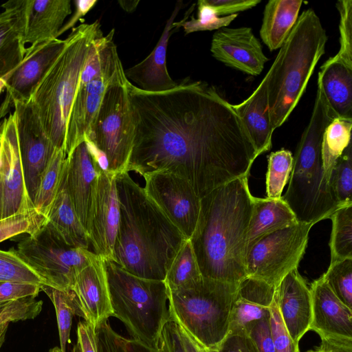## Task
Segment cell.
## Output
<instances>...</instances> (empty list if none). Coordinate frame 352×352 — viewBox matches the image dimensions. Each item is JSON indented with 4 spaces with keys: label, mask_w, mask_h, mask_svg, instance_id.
Returning <instances> with one entry per match:
<instances>
[{
    "label": "cell",
    "mask_w": 352,
    "mask_h": 352,
    "mask_svg": "<svg viewBox=\"0 0 352 352\" xmlns=\"http://www.w3.org/2000/svg\"><path fill=\"white\" fill-rule=\"evenodd\" d=\"M329 219L332 222L330 263L352 258V203L338 208Z\"/></svg>",
    "instance_id": "obj_33"
},
{
    "label": "cell",
    "mask_w": 352,
    "mask_h": 352,
    "mask_svg": "<svg viewBox=\"0 0 352 352\" xmlns=\"http://www.w3.org/2000/svg\"><path fill=\"white\" fill-rule=\"evenodd\" d=\"M19 3L25 45L58 38L65 19L72 13L69 0H19Z\"/></svg>",
    "instance_id": "obj_23"
},
{
    "label": "cell",
    "mask_w": 352,
    "mask_h": 352,
    "mask_svg": "<svg viewBox=\"0 0 352 352\" xmlns=\"http://www.w3.org/2000/svg\"><path fill=\"white\" fill-rule=\"evenodd\" d=\"M182 8V1L176 4L167 20L160 38L149 55L142 61L124 70L126 79L138 88L149 93H159L175 88L177 82L170 76L166 67L167 47L174 21Z\"/></svg>",
    "instance_id": "obj_24"
},
{
    "label": "cell",
    "mask_w": 352,
    "mask_h": 352,
    "mask_svg": "<svg viewBox=\"0 0 352 352\" xmlns=\"http://www.w3.org/2000/svg\"><path fill=\"white\" fill-rule=\"evenodd\" d=\"M4 88H5V82H4V81L0 80V94L2 92V91Z\"/></svg>",
    "instance_id": "obj_61"
},
{
    "label": "cell",
    "mask_w": 352,
    "mask_h": 352,
    "mask_svg": "<svg viewBox=\"0 0 352 352\" xmlns=\"http://www.w3.org/2000/svg\"><path fill=\"white\" fill-rule=\"evenodd\" d=\"M178 327L186 352H208L197 344L181 327L178 325Z\"/></svg>",
    "instance_id": "obj_55"
},
{
    "label": "cell",
    "mask_w": 352,
    "mask_h": 352,
    "mask_svg": "<svg viewBox=\"0 0 352 352\" xmlns=\"http://www.w3.org/2000/svg\"><path fill=\"white\" fill-rule=\"evenodd\" d=\"M212 6L218 16H225L238 14V12L251 9L259 3L261 0H206Z\"/></svg>",
    "instance_id": "obj_49"
},
{
    "label": "cell",
    "mask_w": 352,
    "mask_h": 352,
    "mask_svg": "<svg viewBox=\"0 0 352 352\" xmlns=\"http://www.w3.org/2000/svg\"><path fill=\"white\" fill-rule=\"evenodd\" d=\"M254 197L245 176L201 198L189 240L204 278L239 284L247 277L246 241Z\"/></svg>",
    "instance_id": "obj_2"
},
{
    "label": "cell",
    "mask_w": 352,
    "mask_h": 352,
    "mask_svg": "<svg viewBox=\"0 0 352 352\" xmlns=\"http://www.w3.org/2000/svg\"><path fill=\"white\" fill-rule=\"evenodd\" d=\"M297 223L294 212L282 197L279 199L255 197L248 230L246 249L261 237Z\"/></svg>",
    "instance_id": "obj_29"
},
{
    "label": "cell",
    "mask_w": 352,
    "mask_h": 352,
    "mask_svg": "<svg viewBox=\"0 0 352 352\" xmlns=\"http://www.w3.org/2000/svg\"><path fill=\"white\" fill-rule=\"evenodd\" d=\"M66 157L63 149L56 148L41 175L34 208L45 217L56 193Z\"/></svg>",
    "instance_id": "obj_34"
},
{
    "label": "cell",
    "mask_w": 352,
    "mask_h": 352,
    "mask_svg": "<svg viewBox=\"0 0 352 352\" xmlns=\"http://www.w3.org/2000/svg\"><path fill=\"white\" fill-rule=\"evenodd\" d=\"M214 352H259L247 333H229L219 349Z\"/></svg>",
    "instance_id": "obj_50"
},
{
    "label": "cell",
    "mask_w": 352,
    "mask_h": 352,
    "mask_svg": "<svg viewBox=\"0 0 352 352\" xmlns=\"http://www.w3.org/2000/svg\"><path fill=\"white\" fill-rule=\"evenodd\" d=\"M1 131H0V142H1Z\"/></svg>",
    "instance_id": "obj_63"
},
{
    "label": "cell",
    "mask_w": 352,
    "mask_h": 352,
    "mask_svg": "<svg viewBox=\"0 0 352 352\" xmlns=\"http://www.w3.org/2000/svg\"><path fill=\"white\" fill-rule=\"evenodd\" d=\"M41 289L47 295L54 306L59 333L60 349L62 352H65L67 344L69 341L72 318L76 315L71 290L61 291L45 285H42Z\"/></svg>",
    "instance_id": "obj_36"
},
{
    "label": "cell",
    "mask_w": 352,
    "mask_h": 352,
    "mask_svg": "<svg viewBox=\"0 0 352 352\" xmlns=\"http://www.w3.org/2000/svg\"><path fill=\"white\" fill-rule=\"evenodd\" d=\"M268 78L269 74L267 72L248 98L239 104H232L250 137L258 157L272 148L274 130L270 116Z\"/></svg>",
    "instance_id": "obj_26"
},
{
    "label": "cell",
    "mask_w": 352,
    "mask_h": 352,
    "mask_svg": "<svg viewBox=\"0 0 352 352\" xmlns=\"http://www.w3.org/2000/svg\"><path fill=\"white\" fill-rule=\"evenodd\" d=\"M116 184L120 222L113 261L136 276L164 280L187 239L129 172L116 174Z\"/></svg>",
    "instance_id": "obj_3"
},
{
    "label": "cell",
    "mask_w": 352,
    "mask_h": 352,
    "mask_svg": "<svg viewBox=\"0 0 352 352\" xmlns=\"http://www.w3.org/2000/svg\"><path fill=\"white\" fill-rule=\"evenodd\" d=\"M25 298L14 300L8 303L0 305V316L4 313L9 311L18 307L23 301Z\"/></svg>",
    "instance_id": "obj_57"
},
{
    "label": "cell",
    "mask_w": 352,
    "mask_h": 352,
    "mask_svg": "<svg viewBox=\"0 0 352 352\" xmlns=\"http://www.w3.org/2000/svg\"><path fill=\"white\" fill-rule=\"evenodd\" d=\"M270 314V327L275 352H300L299 344L292 340L283 323L275 296Z\"/></svg>",
    "instance_id": "obj_44"
},
{
    "label": "cell",
    "mask_w": 352,
    "mask_h": 352,
    "mask_svg": "<svg viewBox=\"0 0 352 352\" xmlns=\"http://www.w3.org/2000/svg\"><path fill=\"white\" fill-rule=\"evenodd\" d=\"M126 78L108 87L85 140L98 153L104 169L126 171L135 136V120Z\"/></svg>",
    "instance_id": "obj_9"
},
{
    "label": "cell",
    "mask_w": 352,
    "mask_h": 352,
    "mask_svg": "<svg viewBox=\"0 0 352 352\" xmlns=\"http://www.w3.org/2000/svg\"><path fill=\"white\" fill-rule=\"evenodd\" d=\"M320 347L327 352H352V340L320 338Z\"/></svg>",
    "instance_id": "obj_54"
},
{
    "label": "cell",
    "mask_w": 352,
    "mask_h": 352,
    "mask_svg": "<svg viewBox=\"0 0 352 352\" xmlns=\"http://www.w3.org/2000/svg\"><path fill=\"white\" fill-rule=\"evenodd\" d=\"M144 190L167 218L189 239L197 225L201 198L184 178L165 170L143 176Z\"/></svg>",
    "instance_id": "obj_12"
},
{
    "label": "cell",
    "mask_w": 352,
    "mask_h": 352,
    "mask_svg": "<svg viewBox=\"0 0 352 352\" xmlns=\"http://www.w3.org/2000/svg\"><path fill=\"white\" fill-rule=\"evenodd\" d=\"M197 19L192 16L189 21L186 18L179 22L174 21L173 28L182 27L186 34L198 31L219 30L228 26L238 16V14H232L218 16L206 0H199L197 2Z\"/></svg>",
    "instance_id": "obj_41"
},
{
    "label": "cell",
    "mask_w": 352,
    "mask_h": 352,
    "mask_svg": "<svg viewBox=\"0 0 352 352\" xmlns=\"http://www.w3.org/2000/svg\"><path fill=\"white\" fill-rule=\"evenodd\" d=\"M333 119L318 86L311 116L297 146L288 187L282 196L300 223L315 225L329 219L342 206L324 178L321 159L322 135Z\"/></svg>",
    "instance_id": "obj_5"
},
{
    "label": "cell",
    "mask_w": 352,
    "mask_h": 352,
    "mask_svg": "<svg viewBox=\"0 0 352 352\" xmlns=\"http://www.w3.org/2000/svg\"><path fill=\"white\" fill-rule=\"evenodd\" d=\"M266 194L270 199H279L287 184L293 166L294 156L287 149L272 152L267 159Z\"/></svg>",
    "instance_id": "obj_35"
},
{
    "label": "cell",
    "mask_w": 352,
    "mask_h": 352,
    "mask_svg": "<svg viewBox=\"0 0 352 352\" xmlns=\"http://www.w3.org/2000/svg\"><path fill=\"white\" fill-rule=\"evenodd\" d=\"M45 221L46 217L35 209L0 219V242L23 233L32 234Z\"/></svg>",
    "instance_id": "obj_42"
},
{
    "label": "cell",
    "mask_w": 352,
    "mask_h": 352,
    "mask_svg": "<svg viewBox=\"0 0 352 352\" xmlns=\"http://www.w3.org/2000/svg\"><path fill=\"white\" fill-rule=\"evenodd\" d=\"M42 306V300H36L35 297L25 298L21 305L0 316V326L7 322L34 319L41 313Z\"/></svg>",
    "instance_id": "obj_47"
},
{
    "label": "cell",
    "mask_w": 352,
    "mask_h": 352,
    "mask_svg": "<svg viewBox=\"0 0 352 352\" xmlns=\"http://www.w3.org/2000/svg\"><path fill=\"white\" fill-rule=\"evenodd\" d=\"M125 346L126 352H158L157 349L148 347L131 338H126Z\"/></svg>",
    "instance_id": "obj_56"
},
{
    "label": "cell",
    "mask_w": 352,
    "mask_h": 352,
    "mask_svg": "<svg viewBox=\"0 0 352 352\" xmlns=\"http://www.w3.org/2000/svg\"><path fill=\"white\" fill-rule=\"evenodd\" d=\"M116 174L101 169L91 198L88 236L94 252L113 260V248L120 222Z\"/></svg>",
    "instance_id": "obj_16"
},
{
    "label": "cell",
    "mask_w": 352,
    "mask_h": 352,
    "mask_svg": "<svg viewBox=\"0 0 352 352\" xmlns=\"http://www.w3.org/2000/svg\"><path fill=\"white\" fill-rule=\"evenodd\" d=\"M157 350L158 352H186L178 325L171 317L161 330Z\"/></svg>",
    "instance_id": "obj_48"
},
{
    "label": "cell",
    "mask_w": 352,
    "mask_h": 352,
    "mask_svg": "<svg viewBox=\"0 0 352 352\" xmlns=\"http://www.w3.org/2000/svg\"><path fill=\"white\" fill-rule=\"evenodd\" d=\"M313 226L298 222L267 234L249 245L245 257L247 277L276 288L287 274L298 269Z\"/></svg>",
    "instance_id": "obj_11"
},
{
    "label": "cell",
    "mask_w": 352,
    "mask_h": 352,
    "mask_svg": "<svg viewBox=\"0 0 352 352\" xmlns=\"http://www.w3.org/2000/svg\"><path fill=\"white\" fill-rule=\"evenodd\" d=\"M10 322H7L0 326V349L4 342L6 333Z\"/></svg>",
    "instance_id": "obj_59"
},
{
    "label": "cell",
    "mask_w": 352,
    "mask_h": 352,
    "mask_svg": "<svg viewBox=\"0 0 352 352\" xmlns=\"http://www.w3.org/2000/svg\"><path fill=\"white\" fill-rule=\"evenodd\" d=\"M0 219L34 208L25 186L13 114L0 129Z\"/></svg>",
    "instance_id": "obj_17"
},
{
    "label": "cell",
    "mask_w": 352,
    "mask_h": 352,
    "mask_svg": "<svg viewBox=\"0 0 352 352\" xmlns=\"http://www.w3.org/2000/svg\"><path fill=\"white\" fill-rule=\"evenodd\" d=\"M248 333L259 352H275L270 331V318L254 323L250 327Z\"/></svg>",
    "instance_id": "obj_51"
},
{
    "label": "cell",
    "mask_w": 352,
    "mask_h": 352,
    "mask_svg": "<svg viewBox=\"0 0 352 352\" xmlns=\"http://www.w3.org/2000/svg\"><path fill=\"white\" fill-rule=\"evenodd\" d=\"M97 0L74 1L76 11L68 22L65 25H63L58 36L72 28L82 16H85L97 3Z\"/></svg>",
    "instance_id": "obj_53"
},
{
    "label": "cell",
    "mask_w": 352,
    "mask_h": 352,
    "mask_svg": "<svg viewBox=\"0 0 352 352\" xmlns=\"http://www.w3.org/2000/svg\"><path fill=\"white\" fill-rule=\"evenodd\" d=\"M275 298L283 323L292 340L299 344L309 330L311 297L305 279L295 269L276 288Z\"/></svg>",
    "instance_id": "obj_22"
},
{
    "label": "cell",
    "mask_w": 352,
    "mask_h": 352,
    "mask_svg": "<svg viewBox=\"0 0 352 352\" xmlns=\"http://www.w3.org/2000/svg\"><path fill=\"white\" fill-rule=\"evenodd\" d=\"M135 136L126 171L165 170L186 179L202 198L249 176L258 157L239 116L213 86L189 78L168 91L127 83Z\"/></svg>",
    "instance_id": "obj_1"
},
{
    "label": "cell",
    "mask_w": 352,
    "mask_h": 352,
    "mask_svg": "<svg viewBox=\"0 0 352 352\" xmlns=\"http://www.w3.org/2000/svg\"><path fill=\"white\" fill-rule=\"evenodd\" d=\"M203 278L189 239H186L167 270L164 283L167 289L191 287Z\"/></svg>",
    "instance_id": "obj_32"
},
{
    "label": "cell",
    "mask_w": 352,
    "mask_h": 352,
    "mask_svg": "<svg viewBox=\"0 0 352 352\" xmlns=\"http://www.w3.org/2000/svg\"><path fill=\"white\" fill-rule=\"evenodd\" d=\"M239 284L203 277L191 287L167 289L170 316L197 344L216 351L229 333Z\"/></svg>",
    "instance_id": "obj_8"
},
{
    "label": "cell",
    "mask_w": 352,
    "mask_h": 352,
    "mask_svg": "<svg viewBox=\"0 0 352 352\" xmlns=\"http://www.w3.org/2000/svg\"><path fill=\"white\" fill-rule=\"evenodd\" d=\"M16 252L45 285L65 292L71 290L76 276L98 256L89 249L65 243L46 221L19 242Z\"/></svg>",
    "instance_id": "obj_10"
},
{
    "label": "cell",
    "mask_w": 352,
    "mask_h": 352,
    "mask_svg": "<svg viewBox=\"0 0 352 352\" xmlns=\"http://www.w3.org/2000/svg\"><path fill=\"white\" fill-rule=\"evenodd\" d=\"M100 28L96 20L72 29L64 49L31 98L44 131L56 148L64 150L67 122L81 72L94 43L103 35Z\"/></svg>",
    "instance_id": "obj_6"
},
{
    "label": "cell",
    "mask_w": 352,
    "mask_h": 352,
    "mask_svg": "<svg viewBox=\"0 0 352 352\" xmlns=\"http://www.w3.org/2000/svg\"><path fill=\"white\" fill-rule=\"evenodd\" d=\"M41 285L17 282H0V305L27 297H36Z\"/></svg>",
    "instance_id": "obj_46"
},
{
    "label": "cell",
    "mask_w": 352,
    "mask_h": 352,
    "mask_svg": "<svg viewBox=\"0 0 352 352\" xmlns=\"http://www.w3.org/2000/svg\"><path fill=\"white\" fill-rule=\"evenodd\" d=\"M306 352H327V351H325L324 349H323L322 348H321L320 346H319L315 349L309 350Z\"/></svg>",
    "instance_id": "obj_60"
},
{
    "label": "cell",
    "mask_w": 352,
    "mask_h": 352,
    "mask_svg": "<svg viewBox=\"0 0 352 352\" xmlns=\"http://www.w3.org/2000/svg\"><path fill=\"white\" fill-rule=\"evenodd\" d=\"M46 223L67 245L89 249L88 234L71 202L63 171L56 193L46 215Z\"/></svg>",
    "instance_id": "obj_27"
},
{
    "label": "cell",
    "mask_w": 352,
    "mask_h": 352,
    "mask_svg": "<svg viewBox=\"0 0 352 352\" xmlns=\"http://www.w3.org/2000/svg\"><path fill=\"white\" fill-rule=\"evenodd\" d=\"M1 6L4 11L0 13V80H3L22 61L26 49L19 0Z\"/></svg>",
    "instance_id": "obj_28"
},
{
    "label": "cell",
    "mask_w": 352,
    "mask_h": 352,
    "mask_svg": "<svg viewBox=\"0 0 352 352\" xmlns=\"http://www.w3.org/2000/svg\"><path fill=\"white\" fill-rule=\"evenodd\" d=\"M0 282L45 285V282L19 256L16 250H0Z\"/></svg>",
    "instance_id": "obj_40"
},
{
    "label": "cell",
    "mask_w": 352,
    "mask_h": 352,
    "mask_svg": "<svg viewBox=\"0 0 352 352\" xmlns=\"http://www.w3.org/2000/svg\"><path fill=\"white\" fill-rule=\"evenodd\" d=\"M50 352H62V351H61V350H60V348H58V347L56 346V347H54V348L52 349L50 351Z\"/></svg>",
    "instance_id": "obj_62"
},
{
    "label": "cell",
    "mask_w": 352,
    "mask_h": 352,
    "mask_svg": "<svg viewBox=\"0 0 352 352\" xmlns=\"http://www.w3.org/2000/svg\"><path fill=\"white\" fill-rule=\"evenodd\" d=\"M322 277L336 296L352 309V258L330 263Z\"/></svg>",
    "instance_id": "obj_39"
},
{
    "label": "cell",
    "mask_w": 352,
    "mask_h": 352,
    "mask_svg": "<svg viewBox=\"0 0 352 352\" xmlns=\"http://www.w3.org/2000/svg\"><path fill=\"white\" fill-rule=\"evenodd\" d=\"M328 40L319 16L308 8L279 49L268 70V101L274 131L287 120L302 96Z\"/></svg>",
    "instance_id": "obj_4"
},
{
    "label": "cell",
    "mask_w": 352,
    "mask_h": 352,
    "mask_svg": "<svg viewBox=\"0 0 352 352\" xmlns=\"http://www.w3.org/2000/svg\"><path fill=\"white\" fill-rule=\"evenodd\" d=\"M352 121L333 118L326 127L321 143V159L324 178L329 184L331 172L351 142ZM330 185V184H329Z\"/></svg>",
    "instance_id": "obj_31"
},
{
    "label": "cell",
    "mask_w": 352,
    "mask_h": 352,
    "mask_svg": "<svg viewBox=\"0 0 352 352\" xmlns=\"http://www.w3.org/2000/svg\"><path fill=\"white\" fill-rule=\"evenodd\" d=\"M103 263L113 316L124 324L131 339L157 349L161 330L170 318L164 281L136 276L109 259Z\"/></svg>",
    "instance_id": "obj_7"
},
{
    "label": "cell",
    "mask_w": 352,
    "mask_h": 352,
    "mask_svg": "<svg viewBox=\"0 0 352 352\" xmlns=\"http://www.w3.org/2000/svg\"><path fill=\"white\" fill-rule=\"evenodd\" d=\"M0 147H1V142H0Z\"/></svg>",
    "instance_id": "obj_64"
},
{
    "label": "cell",
    "mask_w": 352,
    "mask_h": 352,
    "mask_svg": "<svg viewBox=\"0 0 352 352\" xmlns=\"http://www.w3.org/2000/svg\"><path fill=\"white\" fill-rule=\"evenodd\" d=\"M318 75L333 118L352 121V67L336 54L321 65Z\"/></svg>",
    "instance_id": "obj_25"
},
{
    "label": "cell",
    "mask_w": 352,
    "mask_h": 352,
    "mask_svg": "<svg viewBox=\"0 0 352 352\" xmlns=\"http://www.w3.org/2000/svg\"><path fill=\"white\" fill-rule=\"evenodd\" d=\"M12 113L26 192L34 206L41 175L56 148L30 102H16Z\"/></svg>",
    "instance_id": "obj_13"
},
{
    "label": "cell",
    "mask_w": 352,
    "mask_h": 352,
    "mask_svg": "<svg viewBox=\"0 0 352 352\" xmlns=\"http://www.w3.org/2000/svg\"><path fill=\"white\" fill-rule=\"evenodd\" d=\"M270 308L236 294L230 319L229 333H247L255 322L270 318Z\"/></svg>",
    "instance_id": "obj_37"
},
{
    "label": "cell",
    "mask_w": 352,
    "mask_h": 352,
    "mask_svg": "<svg viewBox=\"0 0 352 352\" xmlns=\"http://www.w3.org/2000/svg\"><path fill=\"white\" fill-rule=\"evenodd\" d=\"M140 1H118L120 7L126 12H131L135 10Z\"/></svg>",
    "instance_id": "obj_58"
},
{
    "label": "cell",
    "mask_w": 352,
    "mask_h": 352,
    "mask_svg": "<svg viewBox=\"0 0 352 352\" xmlns=\"http://www.w3.org/2000/svg\"><path fill=\"white\" fill-rule=\"evenodd\" d=\"M329 184L341 206L352 203V146L344 151L331 172Z\"/></svg>",
    "instance_id": "obj_38"
},
{
    "label": "cell",
    "mask_w": 352,
    "mask_h": 352,
    "mask_svg": "<svg viewBox=\"0 0 352 352\" xmlns=\"http://www.w3.org/2000/svg\"><path fill=\"white\" fill-rule=\"evenodd\" d=\"M336 7L340 14V49L336 55L352 67V1H338Z\"/></svg>",
    "instance_id": "obj_43"
},
{
    "label": "cell",
    "mask_w": 352,
    "mask_h": 352,
    "mask_svg": "<svg viewBox=\"0 0 352 352\" xmlns=\"http://www.w3.org/2000/svg\"><path fill=\"white\" fill-rule=\"evenodd\" d=\"M300 0H270L263 10L260 36L273 51L283 45L298 18L302 4Z\"/></svg>",
    "instance_id": "obj_30"
},
{
    "label": "cell",
    "mask_w": 352,
    "mask_h": 352,
    "mask_svg": "<svg viewBox=\"0 0 352 352\" xmlns=\"http://www.w3.org/2000/svg\"><path fill=\"white\" fill-rule=\"evenodd\" d=\"M126 78L117 51L100 74L89 81L80 80L67 126L64 148L66 155L85 140L108 87Z\"/></svg>",
    "instance_id": "obj_14"
},
{
    "label": "cell",
    "mask_w": 352,
    "mask_h": 352,
    "mask_svg": "<svg viewBox=\"0 0 352 352\" xmlns=\"http://www.w3.org/2000/svg\"><path fill=\"white\" fill-rule=\"evenodd\" d=\"M95 335L97 352H126V338L115 331L108 320L96 327Z\"/></svg>",
    "instance_id": "obj_45"
},
{
    "label": "cell",
    "mask_w": 352,
    "mask_h": 352,
    "mask_svg": "<svg viewBox=\"0 0 352 352\" xmlns=\"http://www.w3.org/2000/svg\"><path fill=\"white\" fill-rule=\"evenodd\" d=\"M76 315L94 329L113 316L103 258L98 256L76 276L71 289Z\"/></svg>",
    "instance_id": "obj_20"
},
{
    "label": "cell",
    "mask_w": 352,
    "mask_h": 352,
    "mask_svg": "<svg viewBox=\"0 0 352 352\" xmlns=\"http://www.w3.org/2000/svg\"><path fill=\"white\" fill-rule=\"evenodd\" d=\"M72 352H97L95 329L85 320L78 322L77 342Z\"/></svg>",
    "instance_id": "obj_52"
},
{
    "label": "cell",
    "mask_w": 352,
    "mask_h": 352,
    "mask_svg": "<svg viewBox=\"0 0 352 352\" xmlns=\"http://www.w3.org/2000/svg\"><path fill=\"white\" fill-rule=\"evenodd\" d=\"M210 52L217 60L252 76L259 75L269 60L248 27L217 30L212 38Z\"/></svg>",
    "instance_id": "obj_19"
},
{
    "label": "cell",
    "mask_w": 352,
    "mask_h": 352,
    "mask_svg": "<svg viewBox=\"0 0 352 352\" xmlns=\"http://www.w3.org/2000/svg\"><path fill=\"white\" fill-rule=\"evenodd\" d=\"M65 45V39L56 38L30 45L22 61L3 80L6 94L0 106L3 118L16 102H29L33 93L52 67Z\"/></svg>",
    "instance_id": "obj_15"
},
{
    "label": "cell",
    "mask_w": 352,
    "mask_h": 352,
    "mask_svg": "<svg viewBox=\"0 0 352 352\" xmlns=\"http://www.w3.org/2000/svg\"><path fill=\"white\" fill-rule=\"evenodd\" d=\"M102 168L97 152L86 141L67 155L63 165L68 195L87 233L92 194L98 173Z\"/></svg>",
    "instance_id": "obj_18"
},
{
    "label": "cell",
    "mask_w": 352,
    "mask_h": 352,
    "mask_svg": "<svg viewBox=\"0 0 352 352\" xmlns=\"http://www.w3.org/2000/svg\"><path fill=\"white\" fill-rule=\"evenodd\" d=\"M309 330L320 338L352 340V309L332 292L322 276L312 282Z\"/></svg>",
    "instance_id": "obj_21"
}]
</instances>
